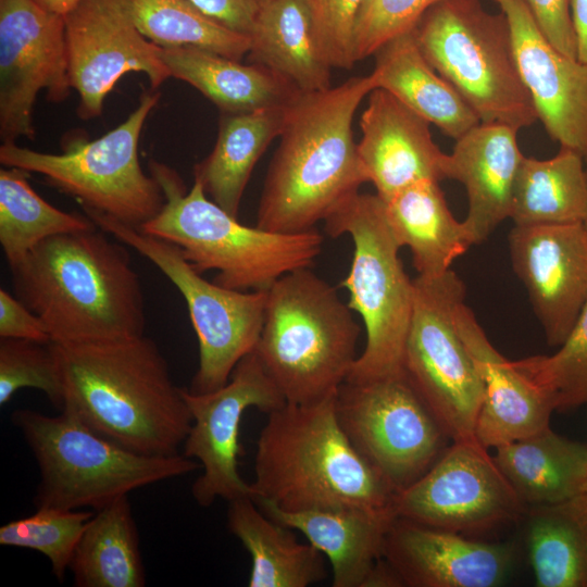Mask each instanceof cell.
Masks as SVG:
<instances>
[{
  "label": "cell",
  "instance_id": "6da1fadb",
  "mask_svg": "<svg viewBox=\"0 0 587 587\" xmlns=\"http://www.w3.org/2000/svg\"><path fill=\"white\" fill-rule=\"evenodd\" d=\"M51 346L63 386L60 411L135 453H179L192 417L151 338Z\"/></svg>",
  "mask_w": 587,
  "mask_h": 587
},
{
  "label": "cell",
  "instance_id": "7a4b0ae2",
  "mask_svg": "<svg viewBox=\"0 0 587 587\" xmlns=\"http://www.w3.org/2000/svg\"><path fill=\"white\" fill-rule=\"evenodd\" d=\"M9 266L14 296L42 320L52 342L145 335L143 292L129 251L97 225L50 237Z\"/></svg>",
  "mask_w": 587,
  "mask_h": 587
},
{
  "label": "cell",
  "instance_id": "3957f363",
  "mask_svg": "<svg viewBox=\"0 0 587 587\" xmlns=\"http://www.w3.org/2000/svg\"><path fill=\"white\" fill-rule=\"evenodd\" d=\"M375 88L370 73L294 97L265 176L255 226L278 234L315 229L369 182L352 121Z\"/></svg>",
  "mask_w": 587,
  "mask_h": 587
},
{
  "label": "cell",
  "instance_id": "277c9868",
  "mask_svg": "<svg viewBox=\"0 0 587 587\" xmlns=\"http://www.w3.org/2000/svg\"><path fill=\"white\" fill-rule=\"evenodd\" d=\"M335 396L286 402L267 414L257 440L252 499L289 512L362 509L394 515L396 491L349 441Z\"/></svg>",
  "mask_w": 587,
  "mask_h": 587
},
{
  "label": "cell",
  "instance_id": "5b68a950",
  "mask_svg": "<svg viewBox=\"0 0 587 587\" xmlns=\"http://www.w3.org/2000/svg\"><path fill=\"white\" fill-rule=\"evenodd\" d=\"M165 202L139 229L176 245L197 272L216 271L214 283L226 288L266 290L283 275L312 267L323 236L312 229L278 234L248 226L212 201L198 180L186 191L170 166L149 161Z\"/></svg>",
  "mask_w": 587,
  "mask_h": 587
},
{
  "label": "cell",
  "instance_id": "8992f818",
  "mask_svg": "<svg viewBox=\"0 0 587 587\" xmlns=\"http://www.w3.org/2000/svg\"><path fill=\"white\" fill-rule=\"evenodd\" d=\"M254 353L288 403L334 396L347 379L361 327L337 290L311 267L289 272L266 289Z\"/></svg>",
  "mask_w": 587,
  "mask_h": 587
},
{
  "label": "cell",
  "instance_id": "52a82bcc",
  "mask_svg": "<svg viewBox=\"0 0 587 587\" xmlns=\"http://www.w3.org/2000/svg\"><path fill=\"white\" fill-rule=\"evenodd\" d=\"M39 469L36 509L99 510L130 491L178 477L201 465L183 453L145 455L100 436L75 415L32 409L11 414Z\"/></svg>",
  "mask_w": 587,
  "mask_h": 587
},
{
  "label": "cell",
  "instance_id": "ba28073f",
  "mask_svg": "<svg viewBox=\"0 0 587 587\" xmlns=\"http://www.w3.org/2000/svg\"><path fill=\"white\" fill-rule=\"evenodd\" d=\"M432 67L465 100L480 123L516 130L538 118L519 71L511 29L501 11L479 0H441L413 28Z\"/></svg>",
  "mask_w": 587,
  "mask_h": 587
},
{
  "label": "cell",
  "instance_id": "9c48e42d",
  "mask_svg": "<svg viewBox=\"0 0 587 587\" xmlns=\"http://www.w3.org/2000/svg\"><path fill=\"white\" fill-rule=\"evenodd\" d=\"M336 238L353 243L350 270L341 286L348 305L361 316L366 342L346 380L365 382L404 372L403 358L414 303V284L407 275L388 225L384 201L360 191L324 221Z\"/></svg>",
  "mask_w": 587,
  "mask_h": 587
},
{
  "label": "cell",
  "instance_id": "30bf717a",
  "mask_svg": "<svg viewBox=\"0 0 587 587\" xmlns=\"http://www.w3.org/2000/svg\"><path fill=\"white\" fill-rule=\"evenodd\" d=\"M159 98L153 90L142 93L136 110L122 124L95 140H72L62 153L2 143L0 162L41 174L83 208L140 228L165 202L158 182L142 171L138 158L143 124Z\"/></svg>",
  "mask_w": 587,
  "mask_h": 587
},
{
  "label": "cell",
  "instance_id": "8fae6325",
  "mask_svg": "<svg viewBox=\"0 0 587 587\" xmlns=\"http://www.w3.org/2000/svg\"><path fill=\"white\" fill-rule=\"evenodd\" d=\"M83 210L99 228L152 262L184 297L199 345V366L189 390L204 394L224 386L237 363L258 344L266 290L241 291L209 282L176 245L107 214Z\"/></svg>",
  "mask_w": 587,
  "mask_h": 587
},
{
  "label": "cell",
  "instance_id": "7c38bea8",
  "mask_svg": "<svg viewBox=\"0 0 587 587\" xmlns=\"http://www.w3.org/2000/svg\"><path fill=\"white\" fill-rule=\"evenodd\" d=\"M414 303L403 370L451 441L476 439L484 384L454 322L465 286L449 270L413 279Z\"/></svg>",
  "mask_w": 587,
  "mask_h": 587
},
{
  "label": "cell",
  "instance_id": "4fadbf2b",
  "mask_svg": "<svg viewBox=\"0 0 587 587\" xmlns=\"http://www.w3.org/2000/svg\"><path fill=\"white\" fill-rule=\"evenodd\" d=\"M335 410L351 445L396 492L419 479L451 441L404 372L345 380Z\"/></svg>",
  "mask_w": 587,
  "mask_h": 587
},
{
  "label": "cell",
  "instance_id": "5bb4252c",
  "mask_svg": "<svg viewBox=\"0 0 587 587\" xmlns=\"http://www.w3.org/2000/svg\"><path fill=\"white\" fill-rule=\"evenodd\" d=\"M487 450L477 439L451 441L419 479L396 492L395 517L461 534L519 520L527 508Z\"/></svg>",
  "mask_w": 587,
  "mask_h": 587
},
{
  "label": "cell",
  "instance_id": "9a60e30c",
  "mask_svg": "<svg viewBox=\"0 0 587 587\" xmlns=\"http://www.w3.org/2000/svg\"><path fill=\"white\" fill-rule=\"evenodd\" d=\"M192 423L183 445V454L199 462L202 474L193 482L191 495L203 508L216 499L227 501L253 497L251 484L238 472L240 423L243 412L255 408L270 413L286 403L254 351L235 366L221 388L195 394L182 389Z\"/></svg>",
  "mask_w": 587,
  "mask_h": 587
},
{
  "label": "cell",
  "instance_id": "2e32d148",
  "mask_svg": "<svg viewBox=\"0 0 587 587\" xmlns=\"http://www.w3.org/2000/svg\"><path fill=\"white\" fill-rule=\"evenodd\" d=\"M64 15L36 0H0V138L34 139L33 111L46 91L51 102L71 90Z\"/></svg>",
  "mask_w": 587,
  "mask_h": 587
},
{
  "label": "cell",
  "instance_id": "e0dca14e",
  "mask_svg": "<svg viewBox=\"0 0 587 587\" xmlns=\"http://www.w3.org/2000/svg\"><path fill=\"white\" fill-rule=\"evenodd\" d=\"M71 87L79 97L77 115H101L103 102L118 79L145 74L152 89L171 74L159 46L136 27L126 0H79L64 14Z\"/></svg>",
  "mask_w": 587,
  "mask_h": 587
},
{
  "label": "cell",
  "instance_id": "ac0fdd59",
  "mask_svg": "<svg viewBox=\"0 0 587 587\" xmlns=\"http://www.w3.org/2000/svg\"><path fill=\"white\" fill-rule=\"evenodd\" d=\"M509 252L548 345L558 348L587 303L584 223L514 225Z\"/></svg>",
  "mask_w": 587,
  "mask_h": 587
},
{
  "label": "cell",
  "instance_id": "d6986e66",
  "mask_svg": "<svg viewBox=\"0 0 587 587\" xmlns=\"http://www.w3.org/2000/svg\"><path fill=\"white\" fill-rule=\"evenodd\" d=\"M509 21L515 58L537 118L549 137L587 164V63L557 50L524 0H497Z\"/></svg>",
  "mask_w": 587,
  "mask_h": 587
},
{
  "label": "cell",
  "instance_id": "ffe728a7",
  "mask_svg": "<svg viewBox=\"0 0 587 587\" xmlns=\"http://www.w3.org/2000/svg\"><path fill=\"white\" fill-rule=\"evenodd\" d=\"M384 559L408 587H496L512 566L513 548L395 517Z\"/></svg>",
  "mask_w": 587,
  "mask_h": 587
},
{
  "label": "cell",
  "instance_id": "44dd1931",
  "mask_svg": "<svg viewBox=\"0 0 587 587\" xmlns=\"http://www.w3.org/2000/svg\"><path fill=\"white\" fill-rule=\"evenodd\" d=\"M454 322L484 384L478 442L496 449L550 427L552 398L492 346L464 301L454 309Z\"/></svg>",
  "mask_w": 587,
  "mask_h": 587
},
{
  "label": "cell",
  "instance_id": "7402d4cb",
  "mask_svg": "<svg viewBox=\"0 0 587 587\" xmlns=\"http://www.w3.org/2000/svg\"><path fill=\"white\" fill-rule=\"evenodd\" d=\"M429 122L383 88H375L360 120L358 153L376 195L387 201L420 180L445 179L444 153Z\"/></svg>",
  "mask_w": 587,
  "mask_h": 587
},
{
  "label": "cell",
  "instance_id": "603a6c76",
  "mask_svg": "<svg viewBox=\"0 0 587 587\" xmlns=\"http://www.w3.org/2000/svg\"><path fill=\"white\" fill-rule=\"evenodd\" d=\"M515 128L479 123L455 140L446 155L444 177L464 186L467 213L463 220L472 243L485 241L509 218L514 180L523 154Z\"/></svg>",
  "mask_w": 587,
  "mask_h": 587
},
{
  "label": "cell",
  "instance_id": "cb8c5ba5",
  "mask_svg": "<svg viewBox=\"0 0 587 587\" xmlns=\"http://www.w3.org/2000/svg\"><path fill=\"white\" fill-rule=\"evenodd\" d=\"M272 520L299 530L330 563L333 587H367L383 560L386 533L394 515L362 509L283 511L255 502Z\"/></svg>",
  "mask_w": 587,
  "mask_h": 587
},
{
  "label": "cell",
  "instance_id": "d4e9b609",
  "mask_svg": "<svg viewBox=\"0 0 587 587\" xmlns=\"http://www.w3.org/2000/svg\"><path fill=\"white\" fill-rule=\"evenodd\" d=\"M159 53L172 77L193 86L225 113L282 107L299 92L267 67L242 64L207 49L160 47Z\"/></svg>",
  "mask_w": 587,
  "mask_h": 587
},
{
  "label": "cell",
  "instance_id": "484cf974",
  "mask_svg": "<svg viewBox=\"0 0 587 587\" xmlns=\"http://www.w3.org/2000/svg\"><path fill=\"white\" fill-rule=\"evenodd\" d=\"M251 63L284 77L301 92L325 90L330 70L307 0H267L249 35Z\"/></svg>",
  "mask_w": 587,
  "mask_h": 587
},
{
  "label": "cell",
  "instance_id": "4316f807",
  "mask_svg": "<svg viewBox=\"0 0 587 587\" xmlns=\"http://www.w3.org/2000/svg\"><path fill=\"white\" fill-rule=\"evenodd\" d=\"M375 55L372 75L376 88L389 91L446 136L457 140L480 123L460 93L426 61L413 32L394 38Z\"/></svg>",
  "mask_w": 587,
  "mask_h": 587
},
{
  "label": "cell",
  "instance_id": "83f0119b",
  "mask_svg": "<svg viewBox=\"0 0 587 587\" xmlns=\"http://www.w3.org/2000/svg\"><path fill=\"white\" fill-rule=\"evenodd\" d=\"M397 243L408 247L419 276H439L473 246L466 227L448 208L436 180L416 182L384 201Z\"/></svg>",
  "mask_w": 587,
  "mask_h": 587
},
{
  "label": "cell",
  "instance_id": "f1b7e54d",
  "mask_svg": "<svg viewBox=\"0 0 587 587\" xmlns=\"http://www.w3.org/2000/svg\"><path fill=\"white\" fill-rule=\"evenodd\" d=\"M495 450L496 463L526 508L569 500L587 477V445L550 427Z\"/></svg>",
  "mask_w": 587,
  "mask_h": 587
},
{
  "label": "cell",
  "instance_id": "f546056e",
  "mask_svg": "<svg viewBox=\"0 0 587 587\" xmlns=\"http://www.w3.org/2000/svg\"><path fill=\"white\" fill-rule=\"evenodd\" d=\"M228 503V529L251 557L250 587H307L326 577L324 554L310 542H299L251 497Z\"/></svg>",
  "mask_w": 587,
  "mask_h": 587
},
{
  "label": "cell",
  "instance_id": "4dcf8cb0",
  "mask_svg": "<svg viewBox=\"0 0 587 587\" xmlns=\"http://www.w3.org/2000/svg\"><path fill=\"white\" fill-rule=\"evenodd\" d=\"M287 104L225 113L212 152L195 166L207 196L235 217L255 164L282 133Z\"/></svg>",
  "mask_w": 587,
  "mask_h": 587
},
{
  "label": "cell",
  "instance_id": "1f68e13d",
  "mask_svg": "<svg viewBox=\"0 0 587 587\" xmlns=\"http://www.w3.org/2000/svg\"><path fill=\"white\" fill-rule=\"evenodd\" d=\"M77 587H143L146 571L128 495L96 510L72 555Z\"/></svg>",
  "mask_w": 587,
  "mask_h": 587
},
{
  "label": "cell",
  "instance_id": "d6a6232c",
  "mask_svg": "<svg viewBox=\"0 0 587 587\" xmlns=\"http://www.w3.org/2000/svg\"><path fill=\"white\" fill-rule=\"evenodd\" d=\"M586 217L587 171L578 153L560 148L546 160L523 157L512 190L514 225L584 223Z\"/></svg>",
  "mask_w": 587,
  "mask_h": 587
},
{
  "label": "cell",
  "instance_id": "836d02e7",
  "mask_svg": "<svg viewBox=\"0 0 587 587\" xmlns=\"http://www.w3.org/2000/svg\"><path fill=\"white\" fill-rule=\"evenodd\" d=\"M526 545L538 587H587V495L526 509Z\"/></svg>",
  "mask_w": 587,
  "mask_h": 587
},
{
  "label": "cell",
  "instance_id": "e575fe53",
  "mask_svg": "<svg viewBox=\"0 0 587 587\" xmlns=\"http://www.w3.org/2000/svg\"><path fill=\"white\" fill-rule=\"evenodd\" d=\"M27 177L28 172L17 167L0 170V243L9 265L50 237L96 226L86 214L51 205L33 189Z\"/></svg>",
  "mask_w": 587,
  "mask_h": 587
},
{
  "label": "cell",
  "instance_id": "d590c367",
  "mask_svg": "<svg viewBox=\"0 0 587 587\" xmlns=\"http://www.w3.org/2000/svg\"><path fill=\"white\" fill-rule=\"evenodd\" d=\"M138 30L159 47L191 46L241 60L250 38L202 13L189 0H126Z\"/></svg>",
  "mask_w": 587,
  "mask_h": 587
},
{
  "label": "cell",
  "instance_id": "8d00e7d4",
  "mask_svg": "<svg viewBox=\"0 0 587 587\" xmlns=\"http://www.w3.org/2000/svg\"><path fill=\"white\" fill-rule=\"evenodd\" d=\"M514 363L552 398L555 410L587 404V303L553 354L533 355Z\"/></svg>",
  "mask_w": 587,
  "mask_h": 587
},
{
  "label": "cell",
  "instance_id": "74e56055",
  "mask_svg": "<svg viewBox=\"0 0 587 587\" xmlns=\"http://www.w3.org/2000/svg\"><path fill=\"white\" fill-rule=\"evenodd\" d=\"M93 513L38 508L27 517L0 527V545L36 550L45 554L53 575L62 582L75 547Z\"/></svg>",
  "mask_w": 587,
  "mask_h": 587
},
{
  "label": "cell",
  "instance_id": "f35d334b",
  "mask_svg": "<svg viewBox=\"0 0 587 587\" xmlns=\"http://www.w3.org/2000/svg\"><path fill=\"white\" fill-rule=\"evenodd\" d=\"M22 388L41 390L61 410L63 386L51 342L0 338V404Z\"/></svg>",
  "mask_w": 587,
  "mask_h": 587
},
{
  "label": "cell",
  "instance_id": "ab89813d",
  "mask_svg": "<svg viewBox=\"0 0 587 587\" xmlns=\"http://www.w3.org/2000/svg\"><path fill=\"white\" fill-rule=\"evenodd\" d=\"M441 0H366L354 29V58L375 54L394 38L412 32L424 13Z\"/></svg>",
  "mask_w": 587,
  "mask_h": 587
},
{
  "label": "cell",
  "instance_id": "60d3db41",
  "mask_svg": "<svg viewBox=\"0 0 587 587\" xmlns=\"http://www.w3.org/2000/svg\"><path fill=\"white\" fill-rule=\"evenodd\" d=\"M321 48L332 67L355 64L354 29L366 0H307Z\"/></svg>",
  "mask_w": 587,
  "mask_h": 587
},
{
  "label": "cell",
  "instance_id": "b9f144b4",
  "mask_svg": "<svg viewBox=\"0 0 587 587\" xmlns=\"http://www.w3.org/2000/svg\"><path fill=\"white\" fill-rule=\"evenodd\" d=\"M541 33L566 57L577 59L572 0H524Z\"/></svg>",
  "mask_w": 587,
  "mask_h": 587
},
{
  "label": "cell",
  "instance_id": "7bdbcfd3",
  "mask_svg": "<svg viewBox=\"0 0 587 587\" xmlns=\"http://www.w3.org/2000/svg\"><path fill=\"white\" fill-rule=\"evenodd\" d=\"M0 338L51 342L42 320L3 288L0 289Z\"/></svg>",
  "mask_w": 587,
  "mask_h": 587
},
{
  "label": "cell",
  "instance_id": "ee69618b",
  "mask_svg": "<svg viewBox=\"0 0 587 587\" xmlns=\"http://www.w3.org/2000/svg\"><path fill=\"white\" fill-rule=\"evenodd\" d=\"M223 26L249 36L265 0H189Z\"/></svg>",
  "mask_w": 587,
  "mask_h": 587
},
{
  "label": "cell",
  "instance_id": "f6af8a7d",
  "mask_svg": "<svg viewBox=\"0 0 587 587\" xmlns=\"http://www.w3.org/2000/svg\"><path fill=\"white\" fill-rule=\"evenodd\" d=\"M572 20L577 42V59L587 63V0H572Z\"/></svg>",
  "mask_w": 587,
  "mask_h": 587
},
{
  "label": "cell",
  "instance_id": "bcb514c9",
  "mask_svg": "<svg viewBox=\"0 0 587 587\" xmlns=\"http://www.w3.org/2000/svg\"><path fill=\"white\" fill-rule=\"evenodd\" d=\"M36 1L49 11L64 15L79 0H36Z\"/></svg>",
  "mask_w": 587,
  "mask_h": 587
},
{
  "label": "cell",
  "instance_id": "7dc6e473",
  "mask_svg": "<svg viewBox=\"0 0 587 587\" xmlns=\"http://www.w3.org/2000/svg\"><path fill=\"white\" fill-rule=\"evenodd\" d=\"M580 492H584V494L587 495V477H586V479H585V482H584V484H583V487H582Z\"/></svg>",
  "mask_w": 587,
  "mask_h": 587
},
{
  "label": "cell",
  "instance_id": "c3c4849f",
  "mask_svg": "<svg viewBox=\"0 0 587 587\" xmlns=\"http://www.w3.org/2000/svg\"><path fill=\"white\" fill-rule=\"evenodd\" d=\"M586 171H587V166H586ZM584 225H585V227H586V229H587V217H586V220H585V222H584Z\"/></svg>",
  "mask_w": 587,
  "mask_h": 587
},
{
  "label": "cell",
  "instance_id": "681fc988",
  "mask_svg": "<svg viewBox=\"0 0 587 587\" xmlns=\"http://www.w3.org/2000/svg\"><path fill=\"white\" fill-rule=\"evenodd\" d=\"M494 1H497V0H494Z\"/></svg>",
  "mask_w": 587,
  "mask_h": 587
},
{
  "label": "cell",
  "instance_id": "f907efd6",
  "mask_svg": "<svg viewBox=\"0 0 587 587\" xmlns=\"http://www.w3.org/2000/svg\"><path fill=\"white\" fill-rule=\"evenodd\" d=\"M265 1H267V0H265Z\"/></svg>",
  "mask_w": 587,
  "mask_h": 587
}]
</instances>
